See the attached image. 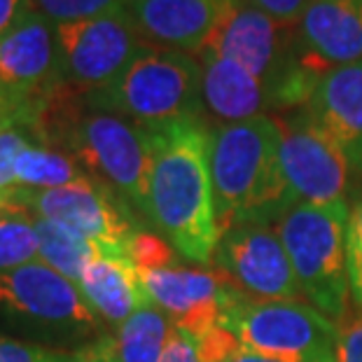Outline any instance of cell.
Returning a JSON list of instances; mask_svg holds the SVG:
<instances>
[{
    "instance_id": "cell-17",
    "label": "cell",
    "mask_w": 362,
    "mask_h": 362,
    "mask_svg": "<svg viewBox=\"0 0 362 362\" xmlns=\"http://www.w3.org/2000/svg\"><path fill=\"white\" fill-rule=\"evenodd\" d=\"M234 0H141L129 7L145 45L197 54Z\"/></svg>"
},
{
    "instance_id": "cell-7",
    "label": "cell",
    "mask_w": 362,
    "mask_h": 362,
    "mask_svg": "<svg viewBox=\"0 0 362 362\" xmlns=\"http://www.w3.org/2000/svg\"><path fill=\"white\" fill-rule=\"evenodd\" d=\"M243 349L302 362H337L339 327L306 302H255L238 295L222 315Z\"/></svg>"
},
{
    "instance_id": "cell-20",
    "label": "cell",
    "mask_w": 362,
    "mask_h": 362,
    "mask_svg": "<svg viewBox=\"0 0 362 362\" xmlns=\"http://www.w3.org/2000/svg\"><path fill=\"white\" fill-rule=\"evenodd\" d=\"M171 332L173 322L168 315L152 302H145L117 327L115 349L119 362H159Z\"/></svg>"
},
{
    "instance_id": "cell-9",
    "label": "cell",
    "mask_w": 362,
    "mask_h": 362,
    "mask_svg": "<svg viewBox=\"0 0 362 362\" xmlns=\"http://www.w3.org/2000/svg\"><path fill=\"white\" fill-rule=\"evenodd\" d=\"M0 318L42 327L61 337H84L98 329L80 288L42 259L0 272Z\"/></svg>"
},
{
    "instance_id": "cell-37",
    "label": "cell",
    "mask_w": 362,
    "mask_h": 362,
    "mask_svg": "<svg viewBox=\"0 0 362 362\" xmlns=\"http://www.w3.org/2000/svg\"><path fill=\"white\" fill-rule=\"evenodd\" d=\"M138 3H141V0H124V5H127V7H134V5H138Z\"/></svg>"
},
{
    "instance_id": "cell-12",
    "label": "cell",
    "mask_w": 362,
    "mask_h": 362,
    "mask_svg": "<svg viewBox=\"0 0 362 362\" xmlns=\"http://www.w3.org/2000/svg\"><path fill=\"white\" fill-rule=\"evenodd\" d=\"M0 84L17 107V124L28 122L61 89L54 24L30 10L0 35Z\"/></svg>"
},
{
    "instance_id": "cell-6",
    "label": "cell",
    "mask_w": 362,
    "mask_h": 362,
    "mask_svg": "<svg viewBox=\"0 0 362 362\" xmlns=\"http://www.w3.org/2000/svg\"><path fill=\"white\" fill-rule=\"evenodd\" d=\"M349 215V202L297 204L274 227L292 262L304 299L332 322L344 320L351 302L346 269Z\"/></svg>"
},
{
    "instance_id": "cell-28",
    "label": "cell",
    "mask_w": 362,
    "mask_h": 362,
    "mask_svg": "<svg viewBox=\"0 0 362 362\" xmlns=\"http://www.w3.org/2000/svg\"><path fill=\"white\" fill-rule=\"evenodd\" d=\"M61 353L64 351L45 349V346L0 334V362H59Z\"/></svg>"
},
{
    "instance_id": "cell-29",
    "label": "cell",
    "mask_w": 362,
    "mask_h": 362,
    "mask_svg": "<svg viewBox=\"0 0 362 362\" xmlns=\"http://www.w3.org/2000/svg\"><path fill=\"white\" fill-rule=\"evenodd\" d=\"M59 362H119L117 349H115V339L101 337L94 344H87L82 349L64 351Z\"/></svg>"
},
{
    "instance_id": "cell-19",
    "label": "cell",
    "mask_w": 362,
    "mask_h": 362,
    "mask_svg": "<svg viewBox=\"0 0 362 362\" xmlns=\"http://www.w3.org/2000/svg\"><path fill=\"white\" fill-rule=\"evenodd\" d=\"M78 288L98 320L117 327L136 309L150 302L143 290L141 274L127 255L96 252L84 267Z\"/></svg>"
},
{
    "instance_id": "cell-10",
    "label": "cell",
    "mask_w": 362,
    "mask_h": 362,
    "mask_svg": "<svg viewBox=\"0 0 362 362\" xmlns=\"http://www.w3.org/2000/svg\"><path fill=\"white\" fill-rule=\"evenodd\" d=\"M30 215L52 220L94 243L105 255H127L138 229L134 211L122 197L94 178H82L57 189H28Z\"/></svg>"
},
{
    "instance_id": "cell-3",
    "label": "cell",
    "mask_w": 362,
    "mask_h": 362,
    "mask_svg": "<svg viewBox=\"0 0 362 362\" xmlns=\"http://www.w3.org/2000/svg\"><path fill=\"white\" fill-rule=\"evenodd\" d=\"M208 157L220 236L234 227H276L297 206L281 164V127L272 115L213 124Z\"/></svg>"
},
{
    "instance_id": "cell-25",
    "label": "cell",
    "mask_w": 362,
    "mask_h": 362,
    "mask_svg": "<svg viewBox=\"0 0 362 362\" xmlns=\"http://www.w3.org/2000/svg\"><path fill=\"white\" fill-rule=\"evenodd\" d=\"M129 257L138 272H159V269L175 267L178 252L173 250V245L166 238L138 229L129 241Z\"/></svg>"
},
{
    "instance_id": "cell-27",
    "label": "cell",
    "mask_w": 362,
    "mask_h": 362,
    "mask_svg": "<svg viewBox=\"0 0 362 362\" xmlns=\"http://www.w3.org/2000/svg\"><path fill=\"white\" fill-rule=\"evenodd\" d=\"M30 143H35V141L24 127L7 124L0 129V189L17 187L14 164H17V157L21 155V150Z\"/></svg>"
},
{
    "instance_id": "cell-22",
    "label": "cell",
    "mask_w": 362,
    "mask_h": 362,
    "mask_svg": "<svg viewBox=\"0 0 362 362\" xmlns=\"http://www.w3.org/2000/svg\"><path fill=\"white\" fill-rule=\"evenodd\" d=\"M33 222L37 238H40V259L45 264H49L54 272H59L71 283L78 285L84 267L96 255L98 248L94 243H89L87 238L78 236L52 220L33 215Z\"/></svg>"
},
{
    "instance_id": "cell-8",
    "label": "cell",
    "mask_w": 362,
    "mask_h": 362,
    "mask_svg": "<svg viewBox=\"0 0 362 362\" xmlns=\"http://www.w3.org/2000/svg\"><path fill=\"white\" fill-rule=\"evenodd\" d=\"M59 82L73 94L87 96L115 82L143 47L129 7L94 19L57 24Z\"/></svg>"
},
{
    "instance_id": "cell-1",
    "label": "cell",
    "mask_w": 362,
    "mask_h": 362,
    "mask_svg": "<svg viewBox=\"0 0 362 362\" xmlns=\"http://www.w3.org/2000/svg\"><path fill=\"white\" fill-rule=\"evenodd\" d=\"M148 222L180 257L211 264L220 241L211 178V127L189 119L150 129Z\"/></svg>"
},
{
    "instance_id": "cell-18",
    "label": "cell",
    "mask_w": 362,
    "mask_h": 362,
    "mask_svg": "<svg viewBox=\"0 0 362 362\" xmlns=\"http://www.w3.org/2000/svg\"><path fill=\"white\" fill-rule=\"evenodd\" d=\"M204 73V103L218 124L243 122L272 112L269 94L255 75L236 61L213 52H197Z\"/></svg>"
},
{
    "instance_id": "cell-36",
    "label": "cell",
    "mask_w": 362,
    "mask_h": 362,
    "mask_svg": "<svg viewBox=\"0 0 362 362\" xmlns=\"http://www.w3.org/2000/svg\"><path fill=\"white\" fill-rule=\"evenodd\" d=\"M7 124H17V107H14L7 91L3 89V84H0V129Z\"/></svg>"
},
{
    "instance_id": "cell-34",
    "label": "cell",
    "mask_w": 362,
    "mask_h": 362,
    "mask_svg": "<svg viewBox=\"0 0 362 362\" xmlns=\"http://www.w3.org/2000/svg\"><path fill=\"white\" fill-rule=\"evenodd\" d=\"M33 10V0H0V35Z\"/></svg>"
},
{
    "instance_id": "cell-31",
    "label": "cell",
    "mask_w": 362,
    "mask_h": 362,
    "mask_svg": "<svg viewBox=\"0 0 362 362\" xmlns=\"http://www.w3.org/2000/svg\"><path fill=\"white\" fill-rule=\"evenodd\" d=\"M337 362H362V315L339 329Z\"/></svg>"
},
{
    "instance_id": "cell-5",
    "label": "cell",
    "mask_w": 362,
    "mask_h": 362,
    "mask_svg": "<svg viewBox=\"0 0 362 362\" xmlns=\"http://www.w3.org/2000/svg\"><path fill=\"white\" fill-rule=\"evenodd\" d=\"M96 110L145 129L204 119V73L194 54L143 45L127 71L107 87L82 96Z\"/></svg>"
},
{
    "instance_id": "cell-23",
    "label": "cell",
    "mask_w": 362,
    "mask_h": 362,
    "mask_svg": "<svg viewBox=\"0 0 362 362\" xmlns=\"http://www.w3.org/2000/svg\"><path fill=\"white\" fill-rule=\"evenodd\" d=\"M40 259V238L33 215H12L0 220V272Z\"/></svg>"
},
{
    "instance_id": "cell-16",
    "label": "cell",
    "mask_w": 362,
    "mask_h": 362,
    "mask_svg": "<svg viewBox=\"0 0 362 362\" xmlns=\"http://www.w3.org/2000/svg\"><path fill=\"white\" fill-rule=\"evenodd\" d=\"M306 61L318 73L362 61V0H311L297 21Z\"/></svg>"
},
{
    "instance_id": "cell-4",
    "label": "cell",
    "mask_w": 362,
    "mask_h": 362,
    "mask_svg": "<svg viewBox=\"0 0 362 362\" xmlns=\"http://www.w3.org/2000/svg\"><path fill=\"white\" fill-rule=\"evenodd\" d=\"M202 49L232 59L255 75L264 84L272 112L304 107L322 78L299 47L297 24L269 17L250 0L229 5Z\"/></svg>"
},
{
    "instance_id": "cell-2",
    "label": "cell",
    "mask_w": 362,
    "mask_h": 362,
    "mask_svg": "<svg viewBox=\"0 0 362 362\" xmlns=\"http://www.w3.org/2000/svg\"><path fill=\"white\" fill-rule=\"evenodd\" d=\"M33 141L68 152L89 178L105 185L148 220L152 134L119 115L96 110L80 94L61 87L30 119Z\"/></svg>"
},
{
    "instance_id": "cell-21",
    "label": "cell",
    "mask_w": 362,
    "mask_h": 362,
    "mask_svg": "<svg viewBox=\"0 0 362 362\" xmlns=\"http://www.w3.org/2000/svg\"><path fill=\"white\" fill-rule=\"evenodd\" d=\"M17 187L24 189H57L87 178L82 166L68 152L49 145L30 143L21 150L14 164Z\"/></svg>"
},
{
    "instance_id": "cell-32",
    "label": "cell",
    "mask_w": 362,
    "mask_h": 362,
    "mask_svg": "<svg viewBox=\"0 0 362 362\" xmlns=\"http://www.w3.org/2000/svg\"><path fill=\"white\" fill-rule=\"evenodd\" d=\"M250 3L283 24H297L311 0H250Z\"/></svg>"
},
{
    "instance_id": "cell-30",
    "label": "cell",
    "mask_w": 362,
    "mask_h": 362,
    "mask_svg": "<svg viewBox=\"0 0 362 362\" xmlns=\"http://www.w3.org/2000/svg\"><path fill=\"white\" fill-rule=\"evenodd\" d=\"M159 362H204V358H202V351H199L197 339L173 327Z\"/></svg>"
},
{
    "instance_id": "cell-13",
    "label": "cell",
    "mask_w": 362,
    "mask_h": 362,
    "mask_svg": "<svg viewBox=\"0 0 362 362\" xmlns=\"http://www.w3.org/2000/svg\"><path fill=\"white\" fill-rule=\"evenodd\" d=\"M234 288L255 302H302L304 292L274 227H234L220 236L213 255Z\"/></svg>"
},
{
    "instance_id": "cell-26",
    "label": "cell",
    "mask_w": 362,
    "mask_h": 362,
    "mask_svg": "<svg viewBox=\"0 0 362 362\" xmlns=\"http://www.w3.org/2000/svg\"><path fill=\"white\" fill-rule=\"evenodd\" d=\"M346 269H349L351 302L362 311V197L351 206L346 229Z\"/></svg>"
},
{
    "instance_id": "cell-11",
    "label": "cell",
    "mask_w": 362,
    "mask_h": 362,
    "mask_svg": "<svg viewBox=\"0 0 362 362\" xmlns=\"http://www.w3.org/2000/svg\"><path fill=\"white\" fill-rule=\"evenodd\" d=\"M281 127V164L297 204L346 202L353 187L349 161L337 143L313 122L306 107L276 117Z\"/></svg>"
},
{
    "instance_id": "cell-33",
    "label": "cell",
    "mask_w": 362,
    "mask_h": 362,
    "mask_svg": "<svg viewBox=\"0 0 362 362\" xmlns=\"http://www.w3.org/2000/svg\"><path fill=\"white\" fill-rule=\"evenodd\" d=\"M12 215H30L28 189L24 187L0 189V220L12 218Z\"/></svg>"
},
{
    "instance_id": "cell-35",
    "label": "cell",
    "mask_w": 362,
    "mask_h": 362,
    "mask_svg": "<svg viewBox=\"0 0 362 362\" xmlns=\"http://www.w3.org/2000/svg\"><path fill=\"white\" fill-rule=\"evenodd\" d=\"M222 362H302L295 358H281V356H267V353H257L250 349H238L236 353H232L229 358H225Z\"/></svg>"
},
{
    "instance_id": "cell-14",
    "label": "cell",
    "mask_w": 362,
    "mask_h": 362,
    "mask_svg": "<svg viewBox=\"0 0 362 362\" xmlns=\"http://www.w3.org/2000/svg\"><path fill=\"white\" fill-rule=\"evenodd\" d=\"M138 274L150 302L168 315L175 329L194 339L222 325V315L241 295L220 272L171 267Z\"/></svg>"
},
{
    "instance_id": "cell-15",
    "label": "cell",
    "mask_w": 362,
    "mask_h": 362,
    "mask_svg": "<svg viewBox=\"0 0 362 362\" xmlns=\"http://www.w3.org/2000/svg\"><path fill=\"white\" fill-rule=\"evenodd\" d=\"M304 107L341 150L353 185L362 187V61L322 75Z\"/></svg>"
},
{
    "instance_id": "cell-24",
    "label": "cell",
    "mask_w": 362,
    "mask_h": 362,
    "mask_svg": "<svg viewBox=\"0 0 362 362\" xmlns=\"http://www.w3.org/2000/svg\"><path fill=\"white\" fill-rule=\"evenodd\" d=\"M119 7H127L124 0H33V10L47 17L54 26L94 19Z\"/></svg>"
}]
</instances>
